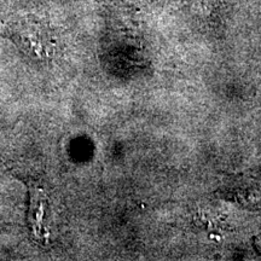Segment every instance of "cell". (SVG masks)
Masks as SVG:
<instances>
[{"mask_svg": "<svg viewBox=\"0 0 261 261\" xmlns=\"http://www.w3.org/2000/svg\"><path fill=\"white\" fill-rule=\"evenodd\" d=\"M45 208H46V197L42 194L40 189H35L34 192H32L31 195V213H29V220H31L32 227L34 228L35 234L39 238L45 237V234L42 233V230L45 227H42V220L45 217Z\"/></svg>", "mask_w": 261, "mask_h": 261, "instance_id": "6da1fadb", "label": "cell"}]
</instances>
